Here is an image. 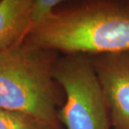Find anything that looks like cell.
Wrapping results in <instances>:
<instances>
[{
    "label": "cell",
    "instance_id": "obj_8",
    "mask_svg": "<svg viewBox=\"0 0 129 129\" xmlns=\"http://www.w3.org/2000/svg\"><path fill=\"white\" fill-rule=\"evenodd\" d=\"M127 2H129V0H127Z\"/></svg>",
    "mask_w": 129,
    "mask_h": 129
},
{
    "label": "cell",
    "instance_id": "obj_2",
    "mask_svg": "<svg viewBox=\"0 0 129 129\" xmlns=\"http://www.w3.org/2000/svg\"><path fill=\"white\" fill-rule=\"evenodd\" d=\"M59 54L26 39L0 51V107L61 129L60 86L53 76Z\"/></svg>",
    "mask_w": 129,
    "mask_h": 129
},
{
    "label": "cell",
    "instance_id": "obj_4",
    "mask_svg": "<svg viewBox=\"0 0 129 129\" xmlns=\"http://www.w3.org/2000/svg\"><path fill=\"white\" fill-rule=\"evenodd\" d=\"M97 73L114 129H129V51L87 56Z\"/></svg>",
    "mask_w": 129,
    "mask_h": 129
},
{
    "label": "cell",
    "instance_id": "obj_6",
    "mask_svg": "<svg viewBox=\"0 0 129 129\" xmlns=\"http://www.w3.org/2000/svg\"><path fill=\"white\" fill-rule=\"evenodd\" d=\"M0 129H54L23 112L0 107Z\"/></svg>",
    "mask_w": 129,
    "mask_h": 129
},
{
    "label": "cell",
    "instance_id": "obj_5",
    "mask_svg": "<svg viewBox=\"0 0 129 129\" xmlns=\"http://www.w3.org/2000/svg\"><path fill=\"white\" fill-rule=\"evenodd\" d=\"M33 0L0 2V51L26 39L33 23Z\"/></svg>",
    "mask_w": 129,
    "mask_h": 129
},
{
    "label": "cell",
    "instance_id": "obj_1",
    "mask_svg": "<svg viewBox=\"0 0 129 129\" xmlns=\"http://www.w3.org/2000/svg\"><path fill=\"white\" fill-rule=\"evenodd\" d=\"M29 30L26 40L60 54L129 51V2L65 0Z\"/></svg>",
    "mask_w": 129,
    "mask_h": 129
},
{
    "label": "cell",
    "instance_id": "obj_7",
    "mask_svg": "<svg viewBox=\"0 0 129 129\" xmlns=\"http://www.w3.org/2000/svg\"><path fill=\"white\" fill-rule=\"evenodd\" d=\"M33 1H34V13H33L32 27L41 19L48 15L51 12H53L65 0H33Z\"/></svg>",
    "mask_w": 129,
    "mask_h": 129
},
{
    "label": "cell",
    "instance_id": "obj_3",
    "mask_svg": "<svg viewBox=\"0 0 129 129\" xmlns=\"http://www.w3.org/2000/svg\"><path fill=\"white\" fill-rule=\"evenodd\" d=\"M53 76L65 95L58 111L59 121L65 129H111L103 89L88 57L59 56Z\"/></svg>",
    "mask_w": 129,
    "mask_h": 129
},
{
    "label": "cell",
    "instance_id": "obj_9",
    "mask_svg": "<svg viewBox=\"0 0 129 129\" xmlns=\"http://www.w3.org/2000/svg\"><path fill=\"white\" fill-rule=\"evenodd\" d=\"M1 1H2V0H0V2H1Z\"/></svg>",
    "mask_w": 129,
    "mask_h": 129
}]
</instances>
